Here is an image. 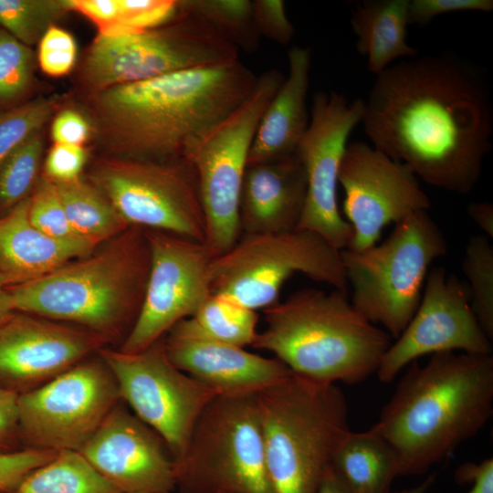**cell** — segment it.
I'll use <instances>...</instances> for the list:
<instances>
[{
    "label": "cell",
    "mask_w": 493,
    "mask_h": 493,
    "mask_svg": "<svg viewBox=\"0 0 493 493\" xmlns=\"http://www.w3.org/2000/svg\"><path fill=\"white\" fill-rule=\"evenodd\" d=\"M33 57L27 46L0 29V100L22 94L32 76Z\"/></svg>",
    "instance_id": "cell-36"
},
{
    "label": "cell",
    "mask_w": 493,
    "mask_h": 493,
    "mask_svg": "<svg viewBox=\"0 0 493 493\" xmlns=\"http://www.w3.org/2000/svg\"><path fill=\"white\" fill-rule=\"evenodd\" d=\"M257 80L237 59L110 87L100 91L99 105L130 158L186 160L248 98Z\"/></svg>",
    "instance_id": "cell-2"
},
{
    "label": "cell",
    "mask_w": 493,
    "mask_h": 493,
    "mask_svg": "<svg viewBox=\"0 0 493 493\" xmlns=\"http://www.w3.org/2000/svg\"><path fill=\"white\" fill-rule=\"evenodd\" d=\"M12 493H121L79 452L59 451Z\"/></svg>",
    "instance_id": "cell-28"
},
{
    "label": "cell",
    "mask_w": 493,
    "mask_h": 493,
    "mask_svg": "<svg viewBox=\"0 0 493 493\" xmlns=\"http://www.w3.org/2000/svg\"><path fill=\"white\" fill-rule=\"evenodd\" d=\"M410 0H365L351 11L356 49L368 58V70L380 74L400 58H415L419 50L406 42Z\"/></svg>",
    "instance_id": "cell-25"
},
{
    "label": "cell",
    "mask_w": 493,
    "mask_h": 493,
    "mask_svg": "<svg viewBox=\"0 0 493 493\" xmlns=\"http://www.w3.org/2000/svg\"><path fill=\"white\" fill-rule=\"evenodd\" d=\"M99 354L116 380L121 401L164 440L174 462L179 460L199 415L218 393L178 369L163 339L135 353L101 348Z\"/></svg>",
    "instance_id": "cell-14"
},
{
    "label": "cell",
    "mask_w": 493,
    "mask_h": 493,
    "mask_svg": "<svg viewBox=\"0 0 493 493\" xmlns=\"http://www.w3.org/2000/svg\"><path fill=\"white\" fill-rule=\"evenodd\" d=\"M124 493H146V492H124Z\"/></svg>",
    "instance_id": "cell-51"
},
{
    "label": "cell",
    "mask_w": 493,
    "mask_h": 493,
    "mask_svg": "<svg viewBox=\"0 0 493 493\" xmlns=\"http://www.w3.org/2000/svg\"><path fill=\"white\" fill-rule=\"evenodd\" d=\"M467 214L488 237H493V205L489 202H472Z\"/></svg>",
    "instance_id": "cell-47"
},
{
    "label": "cell",
    "mask_w": 493,
    "mask_h": 493,
    "mask_svg": "<svg viewBox=\"0 0 493 493\" xmlns=\"http://www.w3.org/2000/svg\"><path fill=\"white\" fill-rule=\"evenodd\" d=\"M163 344L168 358L178 369L218 395L257 394L292 373L277 358L205 338L182 321L170 330Z\"/></svg>",
    "instance_id": "cell-21"
},
{
    "label": "cell",
    "mask_w": 493,
    "mask_h": 493,
    "mask_svg": "<svg viewBox=\"0 0 493 493\" xmlns=\"http://www.w3.org/2000/svg\"><path fill=\"white\" fill-rule=\"evenodd\" d=\"M361 122L373 147L417 178L467 194L492 148L491 91L459 57L417 56L376 75Z\"/></svg>",
    "instance_id": "cell-1"
},
{
    "label": "cell",
    "mask_w": 493,
    "mask_h": 493,
    "mask_svg": "<svg viewBox=\"0 0 493 493\" xmlns=\"http://www.w3.org/2000/svg\"><path fill=\"white\" fill-rule=\"evenodd\" d=\"M493 414V357L455 351L413 362L374 425L399 476L420 475L477 435Z\"/></svg>",
    "instance_id": "cell-3"
},
{
    "label": "cell",
    "mask_w": 493,
    "mask_h": 493,
    "mask_svg": "<svg viewBox=\"0 0 493 493\" xmlns=\"http://www.w3.org/2000/svg\"><path fill=\"white\" fill-rule=\"evenodd\" d=\"M175 0H118L116 21L100 35H122L144 31L168 21L176 11Z\"/></svg>",
    "instance_id": "cell-37"
},
{
    "label": "cell",
    "mask_w": 493,
    "mask_h": 493,
    "mask_svg": "<svg viewBox=\"0 0 493 493\" xmlns=\"http://www.w3.org/2000/svg\"><path fill=\"white\" fill-rule=\"evenodd\" d=\"M435 474H433L428 476L422 483L415 487L399 490L393 493H425L435 482Z\"/></svg>",
    "instance_id": "cell-50"
},
{
    "label": "cell",
    "mask_w": 493,
    "mask_h": 493,
    "mask_svg": "<svg viewBox=\"0 0 493 493\" xmlns=\"http://www.w3.org/2000/svg\"><path fill=\"white\" fill-rule=\"evenodd\" d=\"M77 57L74 37L67 31L51 26L40 39L38 61L42 70L53 77L70 71Z\"/></svg>",
    "instance_id": "cell-38"
},
{
    "label": "cell",
    "mask_w": 493,
    "mask_h": 493,
    "mask_svg": "<svg viewBox=\"0 0 493 493\" xmlns=\"http://www.w3.org/2000/svg\"><path fill=\"white\" fill-rule=\"evenodd\" d=\"M51 450L22 448L0 454V492L12 493L33 470L55 457Z\"/></svg>",
    "instance_id": "cell-40"
},
{
    "label": "cell",
    "mask_w": 493,
    "mask_h": 493,
    "mask_svg": "<svg viewBox=\"0 0 493 493\" xmlns=\"http://www.w3.org/2000/svg\"><path fill=\"white\" fill-rule=\"evenodd\" d=\"M64 11V1L0 0V26L26 46L32 45Z\"/></svg>",
    "instance_id": "cell-33"
},
{
    "label": "cell",
    "mask_w": 493,
    "mask_h": 493,
    "mask_svg": "<svg viewBox=\"0 0 493 493\" xmlns=\"http://www.w3.org/2000/svg\"><path fill=\"white\" fill-rule=\"evenodd\" d=\"M67 10L78 11L98 25L100 31L111 26L119 14L118 0H67Z\"/></svg>",
    "instance_id": "cell-45"
},
{
    "label": "cell",
    "mask_w": 493,
    "mask_h": 493,
    "mask_svg": "<svg viewBox=\"0 0 493 493\" xmlns=\"http://www.w3.org/2000/svg\"><path fill=\"white\" fill-rule=\"evenodd\" d=\"M492 0H410L408 6V23L418 26L427 25L439 15L462 12H491Z\"/></svg>",
    "instance_id": "cell-41"
},
{
    "label": "cell",
    "mask_w": 493,
    "mask_h": 493,
    "mask_svg": "<svg viewBox=\"0 0 493 493\" xmlns=\"http://www.w3.org/2000/svg\"><path fill=\"white\" fill-rule=\"evenodd\" d=\"M28 216L35 227L54 239L61 241L85 240L73 229L60 201L56 184L47 177L41 179L33 195L30 196Z\"/></svg>",
    "instance_id": "cell-34"
},
{
    "label": "cell",
    "mask_w": 493,
    "mask_h": 493,
    "mask_svg": "<svg viewBox=\"0 0 493 493\" xmlns=\"http://www.w3.org/2000/svg\"><path fill=\"white\" fill-rule=\"evenodd\" d=\"M363 110L362 99L350 102L333 90L316 92L308 130L296 152L307 176L297 228L316 233L339 251L349 247L353 235L338 206L339 168L349 135L362 121Z\"/></svg>",
    "instance_id": "cell-16"
},
{
    "label": "cell",
    "mask_w": 493,
    "mask_h": 493,
    "mask_svg": "<svg viewBox=\"0 0 493 493\" xmlns=\"http://www.w3.org/2000/svg\"><path fill=\"white\" fill-rule=\"evenodd\" d=\"M87 155L82 146L55 142L45 163V172L54 183H67L79 178Z\"/></svg>",
    "instance_id": "cell-42"
},
{
    "label": "cell",
    "mask_w": 493,
    "mask_h": 493,
    "mask_svg": "<svg viewBox=\"0 0 493 493\" xmlns=\"http://www.w3.org/2000/svg\"><path fill=\"white\" fill-rule=\"evenodd\" d=\"M176 8L204 20L238 50L254 52L258 47L249 0H181Z\"/></svg>",
    "instance_id": "cell-30"
},
{
    "label": "cell",
    "mask_w": 493,
    "mask_h": 493,
    "mask_svg": "<svg viewBox=\"0 0 493 493\" xmlns=\"http://www.w3.org/2000/svg\"><path fill=\"white\" fill-rule=\"evenodd\" d=\"M43 141L36 132L13 150L0 165V208L10 210L27 198L38 171Z\"/></svg>",
    "instance_id": "cell-32"
},
{
    "label": "cell",
    "mask_w": 493,
    "mask_h": 493,
    "mask_svg": "<svg viewBox=\"0 0 493 493\" xmlns=\"http://www.w3.org/2000/svg\"><path fill=\"white\" fill-rule=\"evenodd\" d=\"M447 253V243L427 211L395 227L380 245L341 251L351 304L369 321L398 338L415 313L431 263Z\"/></svg>",
    "instance_id": "cell-7"
},
{
    "label": "cell",
    "mask_w": 493,
    "mask_h": 493,
    "mask_svg": "<svg viewBox=\"0 0 493 493\" xmlns=\"http://www.w3.org/2000/svg\"><path fill=\"white\" fill-rule=\"evenodd\" d=\"M315 493H348L331 466L322 475Z\"/></svg>",
    "instance_id": "cell-48"
},
{
    "label": "cell",
    "mask_w": 493,
    "mask_h": 493,
    "mask_svg": "<svg viewBox=\"0 0 493 493\" xmlns=\"http://www.w3.org/2000/svg\"><path fill=\"white\" fill-rule=\"evenodd\" d=\"M121 401L116 380L102 359H85L18 395L22 446L79 451Z\"/></svg>",
    "instance_id": "cell-13"
},
{
    "label": "cell",
    "mask_w": 493,
    "mask_h": 493,
    "mask_svg": "<svg viewBox=\"0 0 493 493\" xmlns=\"http://www.w3.org/2000/svg\"><path fill=\"white\" fill-rule=\"evenodd\" d=\"M1 493V492H0Z\"/></svg>",
    "instance_id": "cell-52"
},
{
    "label": "cell",
    "mask_w": 493,
    "mask_h": 493,
    "mask_svg": "<svg viewBox=\"0 0 493 493\" xmlns=\"http://www.w3.org/2000/svg\"><path fill=\"white\" fill-rule=\"evenodd\" d=\"M330 466L348 493H390L399 476L391 446L375 425L350 431L336 449Z\"/></svg>",
    "instance_id": "cell-26"
},
{
    "label": "cell",
    "mask_w": 493,
    "mask_h": 493,
    "mask_svg": "<svg viewBox=\"0 0 493 493\" xmlns=\"http://www.w3.org/2000/svg\"><path fill=\"white\" fill-rule=\"evenodd\" d=\"M30 196L0 217V277L7 287L36 280L62 265L91 254L86 240L54 239L33 226Z\"/></svg>",
    "instance_id": "cell-24"
},
{
    "label": "cell",
    "mask_w": 493,
    "mask_h": 493,
    "mask_svg": "<svg viewBox=\"0 0 493 493\" xmlns=\"http://www.w3.org/2000/svg\"><path fill=\"white\" fill-rule=\"evenodd\" d=\"M57 99L37 100L0 115V165L6 156L50 117Z\"/></svg>",
    "instance_id": "cell-35"
},
{
    "label": "cell",
    "mask_w": 493,
    "mask_h": 493,
    "mask_svg": "<svg viewBox=\"0 0 493 493\" xmlns=\"http://www.w3.org/2000/svg\"><path fill=\"white\" fill-rule=\"evenodd\" d=\"M51 134L55 142L81 146L89 137V126L81 114L67 110L54 120Z\"/></svg>",
    "instance_id": "cell-44"
},
{
    "label": "cell",
    "mask_w": 493,
    "mask_h": 493,
    "mask_svg": "<svg viewBox=\"0 0 493 493\" xmlns=\"http://www.w3.org/2000/svg\"><path fill=\"white\" fill-rule=\"evenodd\" d=\"M306 194V172L297 154L247 166L239 200L242 235L296 229Z\"/></svg>",
    "instance_id": "cell-22"
},
{
    "label": "cell",
    "mask_w": 493,
    "mask_h": 493,
    "mask_svg": "<svg viewBox=\"0 0 493 493\" xmlns=\"http://www.w3.org/2000/svg\"><path fill=\"white\" fill-rule=\"evenodd\" d=\"M239 59V50L201 18L180 11L155 27L100 35L86 58L87 80L100 91L168 73Z\"/></svg>",
    "instance_id": "cell-10"
},
{
    "label": "cell",
    "mask_w": 493,
    "mask_h": 493,
    "mask_svg": "<svg viewBox=\"0 0 493 493\" xmlns=\"http://www.w3.org/2000/svg\"><path fill=\"white\" fill-rule=\"evenodd\" d=\"M92 182L129 226L205 241L198 178L187 160L115 161L96 170Z\"/></svg>",
    "instance_id": "cell-12"
},
{
    "label": "cell",
    "mask_w": 493,
    "mask_h": 493,
    "mask_svg": "<svg viewBox=\"0 0 493 493\" xmlns=\"http://www.w3.org/2000/svg\"><path fill=\"white\" fill-rule=\"evenodd\" d=\"M288 61V74L262 115L248 152L247 166L296 154L308 130L310 117L307 107L310 48L291 47Z\"/></svg>",
    "instance_id": "cell-23"
},
{
    "label": "cell",
    "mask_w": 493,
    "mask_h": 493,
    "mask_svg": "<svg viewBox=\"0 0 493 493\" xmlns=\"http://www.w3.org/2000/svg\"><path fill=\"white\" fill-rule=\"evenodd\" d=\"M284 76L268 69L257 77L248 98L217 124L189 153L205 216V243L215 257L242 236L239 200L247 156L262 115Z\"/></svg>",
    "instance_id": "cell-11"
},
{
    "label": "cell",
    "mask_w": 493,
    "mask_h": 493,
    "mask_svg": "<svg viewBox=\"0 0 493 493\" xmlns=\"http://www.w3.org/2000/svg\"><path fill=\"white\" fill-rule=\"evenodd\" d=\"M179 493H274L266 467L257 394L216 395L175 462Z\"/></svg>",
    "instance_id": "cell-8"
},
{
    "label": "cell",
    "mask_w": 493,
    "mask_h": 493,
    "mask_svg": "<svg viewBox=\"0 0 493 493\" xmlns=\"http://www.w3.org/2000/svg\"><path fill=\"white\" fill-rule=\"evenodd\" d=\"M121 493H172L175 462L164 440L118 404L79 451Z\"/></svg>",
    "instance_id": "cell-20"
},
{
    "label": "cell",
    "mask_w": 493,
    "mask_h": 493,
    "mask_svg": "<svg viewBox=\"0 0 493 493\" xmlns=\"http://www.w3.org/2000/svg\"><path fill=\"white\" fill-rule=\"evenodd\" d=\"M144 232L150 269L141 309L120 348L127 353L143 351L163 339L212 294L210 267L215 256L205 242L163 231Z\"/></svg>",
    "instance_id": "cell-15"
},
{
    "label": "cell",
    "mask_w": 493,
    "mask_h": 493,
    "mask_svg": "<svg viewBox=\"0 0 493 493\" xmlns=\"http://www.w3.org/2000/svg\"><path fill=\"white\" fill-rule=\"evenodd\" d=\"M257 403L273 492L315 493L351 431L343 392L292 372L258 393Z\"/></svg>",
    "instance_id": "cell-6"
},
{
    "label": "cell",
    "mask_w": 493,
    "mask_h": 493,
    "mask_svg": "<svg viewBox=\"0 0 493 493\" xmlns=\"http://www.w3.org/2000/svg\"><path fill=\"white\" fill-rule=\"evenodd\" d=\"M252 20L259 37H264L280 45H288L295 35L281 0L251 1Z\"/></svg>",
    "instance_id": "cell-39"
},
{
    "label": "cell",
    "mask_w": 493,
    "mask_h": 493,
    "mask_svg": "<svg viewBox=\"0 0 493 493\" xmlns=\"http://www.w3.org/2000/svg\"><path fill=\"white\" fill-rule=\"evenodd\" d=\"M456 482L470 483L467 493H493V459L486 458L480 463H465L455 473Z\"/></svg>",
    "instance_id": "cell-46"
},
{
    "label": "cell",
    "mask_w": 493,
    "mask_h": 493,
    "mask_svg": "<svg viewBox=\"0 0 493 493\" xmlns=\"http://www.w3.org/2000/svg\"><path fill=\"white\" fill-rule=\"evenodd\" d=\"M338 182L345 194L343 213L353 233L346 249L360 251L376 245L384 226L431 205L407 165L364 142L347 144Z\"/></svg>",
    "instance_id": "cell-17"
},
{
    "label": "cell",
    "mask_w": 493,
    "mask_h": 493,
    "mask_svg": "<svg viewBox=\"0 0 493 493\" xmlns=\"http://www.w3.org/2000/svg\"><path fill=\"white\" fill-rule=\"evenodd\" d=\"M189 330L212 341L245 348L257 334L258 314L233 299L212 293L190 318Z\"/></svg>",
    "instance_id": "cell-29"
},
{
    "label": "cell",
    "mask_w": 493,
    "mask_h": 493,
    "mask_svg": "<svg viewBox=\"0 0 493 493\" xmlns=\"http://www.w3.org/2000/svg\"><path fill=\"white\" fill-rule=\"evenodd\" d=\"M491 342L472 310L467 285L435 267L426 275L415 313L386 350L376 374L381 382L390 383L404 367L426 354L461 351L491 355Z\"/></svg>",
    "instance_id": "cell-18"
},
{
    "label": "cell",
    "mask_w": 493,
    "mask_h": 493,
    "mask_svg": "<svg viewBox=\"0 0 493 493\" xmlns=\"http://www.w3.org/2000/svg\"><path fill=\"white\" fill-rule=\"evenodd\" d=\"M18 395L0 388V454L23 448L17 423Z\"/></svg>",
    "instance_id": "cell-43"
},
{
    "label": "cell",
    "mask_w": 493,
    "mask_h": 493,
    "mask_svg": "<svg viewBox=\"0 0 493 493\" xmlns=\"http://www.w3.org/2000/svg\"><path fill=\"white\" fill-rule=\"evenodd\" d=\"M55 184L68 219L81 238L98 246L130 227L94 184L80 178Z\"/></svg>",
    "instance_id": "cell-27"
},
{
    "label": "cell",
    "mask_w": 493,
    "mask_h": 493,
    "mask_svg": "<svg viewBox=\"0 0 493 493\" xmlns=\"http://www.w3.org/2000/svg\"><path fill=\"white\" fill-rule=\"evenodd\" d=\"M149 269L144 229L130 226L98 251L8 290L15 311L74 322L107 338L134 324Z\"/></svg>",
    "instance_id": "cell-5"
},
{
    "label": "cell",
    "mask_w": 493,
    "mask_h": 493,
    "mask_svg": "<svg viewBox=\"0 0 493 493\" xmlns=\"http://www.w3.org/2000/svg\"><path fill=\"white\" fill-rule=\"evenodd\" d=\"M297 273L347 293L341 251L305 229L242 235L210 267L212 293L254 310L279 301L284 283Z\"/></svg>",
    "instance_id": "cell-9"
},
{
    "label": "cell",
    "mask_w": 493,
    "mask_h": 493,
    "mask_svg": "<svg viewBox=\"0 0 493 493\" xmlns=\"http://www.w3.org/2000/svg\"><path fill=\"white\" fill-rule=\"evenodd\" d=\"M462 270L468 280L470 305L483 331L493 340V246L485 236H472Z\"/></svg>",
    "instance_id": "cell-31"
},
{
    "label": "cell",
    "mask_w": 493,
    "mask_h": 493,
    "mask_svg": "<svg viewBox=\"0 0 493 493\" xmlns=\"http://www.w3.org/2000/svg\"><path fill=\"white\" fill-rule=\"evenodd\" d=\"M252 347L274 354L293 373L355 384L376 373L392 337L364 318L348 293L307 288L263 309Z\"/></svg>",
    "instance_id": "cell-4"
},
{
    "label": "cell",
    "mask_w": 493,
    "mask_h": 493,
    "mask_svg": "<svg viewBox=\"0 0 493 493\" xmlns=\"http://www.w3.org/2000/svg\"><path fill=\"white\" fill-rule=\"evenodd\" d=\"M15 311L8 287L0 277V325Z\"/></svg>",
    "instance_id": "cell-49"
},
{
    "label": "cell",
    "mask_w": 493,
    "mask_h": 493,
    "mask_svg": "<svg viewBox=\"0 0 493 493\" xmlns=\"http://www.w3.org/2000/svg\"><path fill=\"white\" fill-rule=\"evenodd\" d=\"M106 341L86 329L14 311L0 325V388L17 395L35 390Z\"/></svg>",
    "instance_id": "cell-19"
}]
</instances>
